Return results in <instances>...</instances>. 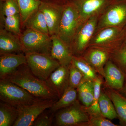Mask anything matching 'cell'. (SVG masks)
Masks as SVG:
<instances>
[{"mask_svg": "<svg viewBox=\"0 0 126 126\" xmlns=\"http://www.w3.org/2000/svg\"><path fill=\"white\" fill-rule=\"evenodd\" d=\"M0 79L11 82L27 90L36 98L57 101L59 99L46 81L33 73L27 64H23L14 72Z\"/></svg>", "mask_w": 126, "mask_h": 126, "instance_id": "obj_1", "label": "cell"}, {"mask_svg": "<svg viewBox=\"0 0 126 126\" xmlns=\"http://www.w3.org/2000/svg\"><path fill=\"white\" fill-rule=\"evenodd\" d=\"M63 6V13L56 35L71 48L75 36L82 22L78 10L73 2L68 0Z\"/></svg>", "mask_w": 126, "mask_h": 126, "instance_id": "obj_2", "label": "cell"}, {"mask_svg": "<svg viewBox=\"0 0 126 126\" xmlns=\"http://www.w3.org/2000/svg\"><path fill=\"white\" fill-rule=\"evenodd\" d=\"M126 26V0H114L99 16L96 32L107 27L123 30Z\"/></svg>", "mask_w": 126, "mask_h": 126, "instance_id": "obj_3", "label": "cell"}, {"mask_svg": "<svg viewBox=\"0 0 126 126\" xmlns=\"http://www.w3.org/2000/svg\"><path fill=\"white\" fill-rule=\"evenodd\" d=\"M37 98L17 84L0 79V99L1 102L18 108L31 104Z\"/></svg>", "mask_w": 126, "mask_h": 126, "instance_id": "obj_4", "label": "cell"}, {"mask_svg": "<svg viewBox=\"0 0 126 126\" xmlns=\"http://www.w3.org/2000/svg\"><path fill=\"white\" fill-rule=\"evenodd\" d=\"M122 30L112 27L100 30L94 34L89 47L101 49L111 54L119 49L124 42Z\"/></svg>", "mask_w": 126, "mask_h": 126, "instance_id": "obj_5", "label": "cell"}, {"mask_svg": "<svg viewBox=\"0 0 126 126\" xmlns=\"http://www.w3.org/2000/svg\"><path fill=\"white\" fill-rule=\"evenodd\" d=\"M27 64L36 77L46 81L51 73L60 65L50 55L36 52H26Z\"/></svg>", "mask_w": 126, "mask_h": 126, "instance_id": "obj_6", "label": "cell"}, {"mask_svg": "<svg viewBox=\"0 0 126 126\" xmlns=\"http://www.w3.org/2000/svg\"><path fill=\"white\" fill-rule=\"evenodd\" d=\"M25 53L36 52L50 55L52 45L51 36L27 28L19 37Z\"/></svg>", "mask_w": 126, "mask_h": 126, "instance_id": "obj_7", "label": "cell"}, {"mask_svg": "<svg viewBox=\"0 0 126 126\" xmlns=\"http://www.w3.org/2000/svg\"><path fill=\"white\" fill-rule=\"evenodd\" d=\"M55 119L56 126H81L88 121L89 116L78 99L70 106L59 110Z\"/></svg>", "mask_w": 126, "mask_h": 126, "instance_id": "obj_8", "label": "cell"}, {"mask_svg": "<svg viewBox=\"0 0 126 126\" xmlns=\"http://www.w3.org/2000/svg\"><path fill=\"white\" fill-rule=\"evenodd\" d=\"M99 17L93 16L81 24L79 27L71 46L74 55H82L88 48L96 32Z\"/></svg>", "mask_w": 126, "mask_h": 126, "instance_id": "obj_9", "label": "cell"}, {"mask_svg": "<svg viewBox=\"0 0 126 126\" xmlns=\"http://www.w3.org/2000/svg\"><path fill=\"white\" fill-rule=\"evenodd\" d=\"M56 101L37 98L31 104L18 108V117L13 126H33L34 122L39 115L50 108Z\"/></svg>", "mask_w": 126, "mask_h": 126, "instance_id": "obj_10", "label": "cell"}, {"mask_svg": "<svg viewBox=\"0 0 126 126\" xmlns=\"http://www.w3.org/2000/svg\"><path fill=\"white\" fill-rule=\"evenodd\" d=\"M78 10L82 23L91 17L99 16L114 0H68Z\"/></svg>", "mask_w": 126, "mask_h": 126, "instance_id": "obj_11", "label": "cell"}, {"mask_svg": "<svg viewBox=\"0 0 126 126\" xmlns=\"http://www.w3.org/2000/svg\"><path fill=\"white\" fill-rule=\"evenodd\" d=\"M39 9L44 15L50 36L57 34L63 13V4L42 1Z\"/></svg>", "mask_w": 126, "mask_h": 126, "instance_id": "obj_12", "label": "cell"}, {"mask_svg": "<svg viewBox=\"0 0 126 126\" xmlns=\"http://www.w3.org/2000/svg\"><path fill=\"white\" fill-rule=\"evenodd\" d=\"M49 87L60 98L69 86V65H60L46 81Z\"/></svg>", "mask_w": 126, "mask_h": 126, "instance_id": "obj_13", "label": "cell"}, {"mask_svg": "<svg viewBox=\"0 0 126 126\" xmlns=\"http://www.w3.org/2000/svg\"><path fill=\"white\" fill-rule=\"evenodd\" d=\"M104 87L120 92L124 86L126 75L110 59L104 66Z\"/></svg>", "mask_w": 126, "mask_h": 126, "instance_id": "obj_14", "label": "cell"}, {"mask_svg": "<svg viewBox=\"0 0 126 126\" xmlns=\"http://www.w3.org/2000/svg\"><path fill=\"white\" fill-rule=\"evenodd\" d=\"M111 54L104 50L90 47L88 48L81 56L103 78L104 76V67L110 60Z\"/></svg>", "mask_w": 126, "mask_h": 126, "instance_id": "obj_15", "label": "cell"}, {"mask_svg": "<svg viewBox=\"0 0 126 126\" xmlns=\"http://www.w3.org/2000/svg\"><path fill=\"white\" fill-rule=\"evenodd\" d=\"M51 36L52 45L50 56L58 61L60 65H69L74 55L71 48L57 35Z\"/></svg>", "mask_w": 126, "mask_h": 126, "instance_id": "obj_16", "label": "cell"}, {"mask_svg": "<svg viewBox=\"0 0 126 126\" xmlns=\"http://www.w3.org/2000/svg\"><path fill=\"white\" fill-rule=\"evenodd\" d=\"M27 64L25 54H5L0 57V78L13 73L20 65Z\"/></svg>", "mask_w": 126, "mask_h": 126, "instance_id": "obj_17", "label": "cell"}, {"mask_svg": "<svg viewBox=\"0 0 126 126\" xmlns=\"http://www.w3.org/2000/svg\"><path fill=\"white\" fill-rule=\"evenodd\" d=\"M25 51L19 37L5 29L0 31V54L14 53Z\"/></svg>", "mask_w": 126, "mask_h": 126, "instance_id": "obj_18", "label": "cell"}, {"mask_svg": "<svg viewBox=\"0 0 126 126\" xmlns=\"http://www.w3.org/2000/svg\"><path fill=\"white\" fill-rule=\"evenodd\" d=\"M103 88L114 105L119 125L126 126V97L116 90L107 88Z\"/></svg>", "mask_w": 126, "mask_h": 126, "instance_id": "obj_19", "label": "cell"}, {"mask_svg": "<svg viewBox=\"0 0 126 126\" xmlns=\"http://www.w3.org/2000/svg\"><path fill=\"white\" fill-rule=\"evenodd\" d=\"M78 97L77 89L69 86L60 98L55 102L50 108V111L54 113L68 107L78 100Z\"/></svg>", "mask_w": 126, "mask_h": 126, "instance_id": "obj_20", "label": "cell"}, {"mask_svg": "<svg viewBox=\"0 0 126 126\" xmlns=\"http://www.w3.org/2000/svg\"><path fill=\"white\" fill-rule=\"evenodd\" d=\"M18 109L8 104L0 103V126H13L18 118Z\"/></svg>", "mask_w": 126, "mask_h": 126, "instance_id": "obj_21", "label": "cell"}, {"mask_svg": "<svg viewBox=\"0 0 126 126\" xmlns=\"http://www.w3.org/2000/svg\"><path fill=\"white\" fill-rule=\"evenodd\" d=\"M24 25L27 28H29L49 35L44 15L39 9L35 12L28 18Z\"/></svg>", "mask_w": 126, "mask_h": 126, "instance_id": "obj_22", "label": "cell"}, {"mask_svg": "<svg viewBox=\"0 0 126 126\" xmlns=\"http://www.w3.org/2000/svg\"><path fill=\"white\" fill-rule=\"evenodd\" d=\"M79 101L82 105L89 107L92 103L94 97V82L84 81L77 89Z\"/></svg>", "mask_w": 126, "mask_h": 126, "instance_id": "obj_23", "label": "cell"}, {"mask_svg": "<svg viewBox=\"0 0 126 126\" xmlns=\"http://www.w3.org/2000/svg\"><path fill=\"white\" fill-rule=\"evenodd\" d=\"M83 75L85 81H94L99 75L82 56L73 55L71 62Z\"/></svg>", "mask_w": 126, "mask_h": 126, "instance_id": "obj_24", "label": "cell"}, {"mask_svg": "<svg viewBox=\"0 0 126 126\" xmlns=\"http://www.w3.org/2000/svg\"><path fill=\"white\" fill-rule=\"evenodd\" d=\"M20 11L21 21L24 25L28 18L35 12L39 10L41 0H15Z\"/></svg>", "mask_w": 126, "mask_h": 126, "instance_id": "obj_25", "label": "cell"}, {"mask_svg": "<svg viewBox=\"0 0 126 126\" xmlns=\"http://www.w3.org/2000/svg\"><path fill=\"white\" fill-rule=\"evenodd\" d=\"M99 103V109L103 116L110 120L118 118L114 105L103 88H102Z\"/></svg>", "mask_w": 126, "mask_h": 126, "instance_id": "obj_26", "label": "cell"}, {"mask_svg": "<svg viewBox=\"0 0 126 126\" xmlns=\"http://www.w3.org/2000/svg\"><path fill=\"white\" fill-rule=\"evenodd\" d=\"M103 78L99 75L94 81V97L92 103L89 107H84L89 116H102L99 108V98L102 86L103 85Z\"/></svg>", "mask_w": 126, "mask_h": 126, "instance_id": "obj_27", "label": "cell"}, {"mask_svg": "<svg viewBox=\"0 0 126 126\" xmlns=\"http://www.w3.org/2000/svg\"><path fill=\"white\" fill-rule=\"evenodd\" d=\"M5 30L17 35H21L20 25L21 18L20 14L5 17L1 19Z\"/></svg>", "mask_w": 126, "mask_h": 126, "instance_id": "obj_28", "label": "cell"}, {"mask_svg": "<svg viewBox=\"0 0 126 126\" xmlns=\"http://www.w3.org/2000/svg\"><path fill=\"white\" fill-rule=\"evenodd\" d=\"M1 19L5 17L20 14L19 7L15 0L0 1Z\"/></svg>", "mask_w": 126, "mask_h": 126, "instance_id": "obj_29", "label": "cell"}, {"mask_svg": "<svg viewBox=\"0 0 126 126\" xmlns=\"http://www.w3.org/2000/svg\"><path fill=\"white\" fill-rule=\"evenodd\" d=\"M69 87L77 89L83 82L85 81L83 75L72 63L69 65Z\"/></svg>", "mask_w": 126, "mask_h": 126, "instance_id": "obj_30", "label": "cell"}, {"mask_svg": "<svg viewBox=\"0 0 126 126\" xmlns=\"http://www.w3.org/2000/svg\"><path fill=\"white\" fill-rule=\"evenodd\" d=\"M110 60L126 75V48H120L111 54Z\"/></svg>", "mask_w": 126, "mask_h": 126, "instance_id": "obj_31", "label": "cell"}, {"mask_svg": "<svg viewBox=\"0 0 126 126\" xmlns=\"http://www.w3.org/2000/svg\"><path fill=\"white\" fill-rule=\"evenodd\" d=\"M103 116H89L88 121L81 126H119Z\"/></svg>", "mask_w": 126, "mask_h": 126, "instance_id": "obj_32", "label": "cell"}, {"mask_svg": "<svg viewBox=\"0 0 126 126\" xmlns=\"http://www.w3.org/2000/svg\"><path fill=\"white\" fill-rule=\"evenodd\" d=\"M44 111L39 115L33 123V126H50L53 121V115H49Z\"/></svg>", "mask_w": 126, "mask_h": 126, "instance_id": "obj_33", "label": "cell"}, {"mask_svg": "<svg viewBox=\"0 0 126 126\" xmlns=\"http://www.w3.org/2000/svg\"><path fill=\"white\" fill-rule=\"evenodd\" d=\"M119 92L121 93L123 95H124V96L126 97V77L123 88L122 89L120 92Z\"/></svg>", "mask_w": 126, "mask_h": 126, "instance_id": "obj_34", "label": "cell"}, {"mask_svg": "<svg viewBox=\"0 0 126 126\" xmlns=\"http://www.w3.org/2000/svg\"><path fill=\"white\" fill-rule=\"evenodd\" d=\"M41 1L43 0H41ZM53 0H45L44 2H51L52 3V1H53ZM68 0H55L54 3L55 4H58L57 2L58 1H61V2H63V3H64V2H66Z\"/></svg>", "mask_w": 126, "mask_h": 126, "instance_id": "obj_35", "label": "cell"}, {"mask_svg": "<svg viewBox=\"0 0 126 126\" xmlns=\"http://www.w3.org/2000/svg\"><path fill=\"white\" fill-rule=\"evenodd\" d=\"M122 33L123 35V38H124V41L126 39V26L123 29Z\"/></svg>", "mask_w": 126, "mask_h": 126, "instance_id": "obj_36", "label": "cell"}, {"mask_svg": "<svg viewBox=\"0 0 126 126\" xmlns=\"http://www.w3.org/2000/svg\"><path fill=\"white\" fill-rule=\"evenodd\" d=\"M120 48H126V39Z\"/></svg>", "mask_w": 126, "mask_h": 126, "instance_id": "obj_37", "label": "cell"}, {"mask_svg": "<svg viewBox=\"0 0 126 126\" xmlns=\"http://www.w3.org/2000/svg\"><path fill=\"white\" fill-rule=\"evenodd\" d=\"M5 0H0V1H4Z\"/></svg>", "mask_w": 126, "mask_h": 126, "instance_id": "obj_38", "label": "cell"}]
</instances>
